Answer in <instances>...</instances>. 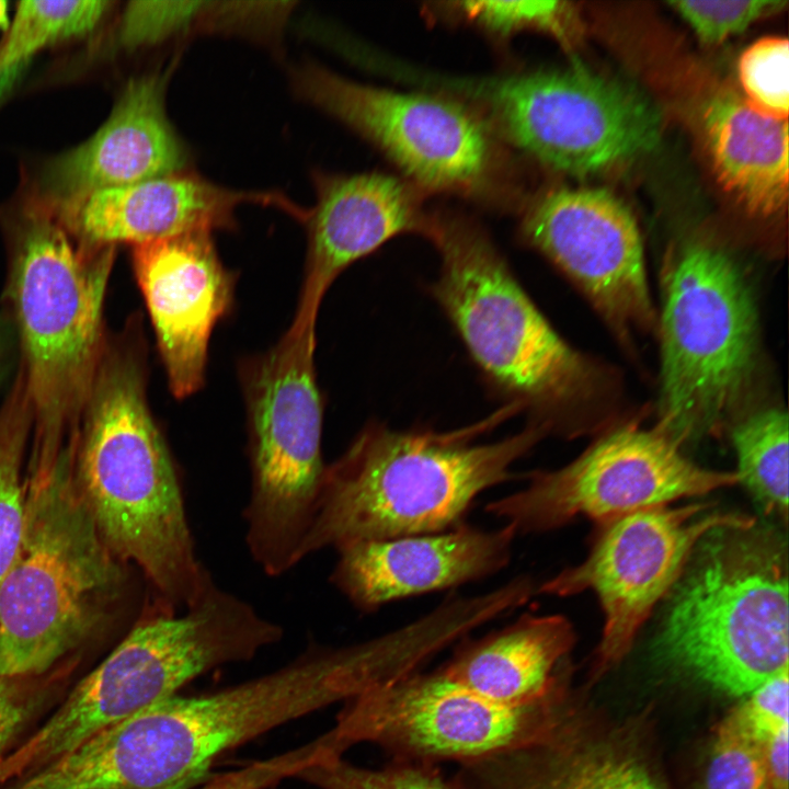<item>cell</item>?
I'll return each instance as SVG.
<instances>
[{
    "label": "cell",
    "mask_w": 789,
    "mask_h": 789,
    "mask_svg": "<svg viewBox=\"0 0 789 789\" xmlns=\"http://www.w3.org/2000/svg\"><path fill=\"white\" fill-rule=\"evenodd\" d=\"M141 325L107 338L75 441L80 494L108 550L175 611L211 578L188 523L181 479L147 399Z\"/></svg>",
    "instance_id": "1"
},
{
    "label": "cell",
    "mask_w": 789,
    "mask_h": 789,
    "mask_svg": "<svg viewBox=\"0 0 789 789\" xmlns=\"http://www.w3.org/2000/svg\"><path fill=\"white\" fill-rule=\"evenodd\" d=\"M375 681L363 644L310 647L271 673L211 694L170 696L101 730L71 752L70 778L76 789H196L221 755Z\"/></svg>",
    "instance_id": "2"
},
{
    "label": "cell",
    "mask_w": 789,
    "mask_h": 789,
    "mask_svg": "<svg viewBox=\"0 0 789 789\" xmlns=\"http://www.w3.org/2000/svg\"><path fill=\"white\" fill-rule=\"evenodd\" d=\"M503 410L470 427L399 431L370 423L325 465L300 561L358 541L448 530L483 491L511 480L512 466L545 435L530 423L492 443L474 437Z\"/></svg>",
    "instance_id": "3"
},
{
    "label": "cell",
    "mask_w": 789,
    "mask_h": 789,
    "mask_svg": "<svg viewBox=\"0 0 789 789\" xmlns=\"http://www.w3.org/2000/svg\"><path fill=\"white\" fill-rule=\"evenodd\" d=\"M129 567L96 529L73 449L31 459L23 538L0 583V677L38 675L78 647L123 604Z\"/></svg>",
    "instance_id": "4"
},
{
    "label": "cell",
    "mask_w": 789,
    "mask_h": 789,
    "mask_svg": "<svg viewBox=\"0 0 789 789\" xmlns=\"http://www.w3.org/2000/svg\"><path fill=\"white\" fill-rule=\"evenodd\" d=\"M115 254V245L77 242L47 214L28 217L15 236L7 295L32 409V454H57L77 435L107 340L103 306Z\"/></svg>",
    "instance_id": "5"
},
{
    "label": "cell",
    "mask_w": 789,
    "mask_h": 789,
    "mask_svg": "<svg viewBox=\"0 0 789 789\" xmlns=\"http://www.w3.org/2000/svg\"><path fill=\"white\" fill-rule=\"evenodd\" d=\"M671 593L660 647L676 665L733 696L788 670V554L776 530L709 531Z\"/></svg>",
    "instance_id": "6"
},
{
    "label": "cell",
    "mask_w": 789,
    "mask_h": 789,
    "mask_svg": "<svg viewBox=\"0 0 789 789\" xmlns=\"http://www.w3.org/2000/svg\"><path fill=\"white\" fill-rule=\"evenodd\" d=\"M441 267L431 293L488 384L545 426L587 386L586 361L553 330L473 221L431 215Z\"/></svg>",
    "instance_id": "7"
},
{
    "label": "cell",
    "mask_w": 789,
    "mask_h": 789,
    "mask_svg": "<svg viewBox=\"0 0 789 789\" xmlns=\"http://www.w3.org/2000/svg\"><path fill=\"white\" fill-rule=\"evenodd\" d=\"M248 627L224 595L207 591L175 611L145 607L114 650L24 743L0 758V786L21 779L101 730L218 666L244 662Z\"/></svg>",
    "instance_id": "8"
},
{
    "label": "cell",
    "mask_w": 789,
    "mask_h": 789,
    "mask_svg": "<svg viewBox=\"0 0 789 789\" xmlns=\"http://www.w3.org/2000/svg\"><path fill=\"white\" fill-rule=\"evenodd\" d=\"M659 427L679 445L710 434L745 397L758 357V316L735 260L693 241L662 279Z\"/></svg>",
    "instance_id": "9"
},
{
    "label": "cell",
    "mask_w": 789,
    "mask_h": 789,
    "mask_svg": "<svg viewBox=\"0 0 789 789\" xmlns=\"http://www.w3.org/2000/svg\"><path fill=\"white\" fill-rule=\"evenodd\" d=\"M315 351L316 332L288 330L242 367L251 472L245 545L270 576L300 562L327 465Z\"/></svg>",
    "instance_id": "10"
},
{
    "label": "cell",
    "mask_w": 789,
    "mask_h": 789,
    "mask_svg": "<svg viewBox=\"0 0 789 789\" xmlns=\"http://www.w3.org/2000/svg\"><path fill=\"white\" fill-rule=\"evenodd\" d=\"M459 87L482 102L513 145L569 174L630 161L654 148L661 135V113L642 91L581 66Z\"/></svg>",
    "instance_id": "11"
},
{
    "label": "cell",
    "mask_w": 789,
    "mask_h": 789,
    "mask_svg": "<svg viewBox=\"0 0 789 789\" xmlns=\"http://www.w3.org/2000/svg\"><path fill=\"white\" fill-rule=\"evenodd\" d=\"M562 695L531 705L485 699L438 668L374 686L344 702L320 736L331 756L368 743L393 762L438 766L476 762L547 735L562 717Z\"/></svg>",
    "instance_id": "12"
},
{
    "label": "cell",
    "mask_w": 789,
    "mask_h": 789,
    "mask_svg": "<svg viewBox=\"0 0 789 789\" xmlns=\"http://www.w3.org/2000/svg\"><path fill=\"white\" fill-rule=\"evenodd\" d=\"M659 426H627L597 441L569 465L535 471L526 484L487 504L485 512L517 534L539 533L584 516L605 523L636 510L705 495L739 482L688 460Z\"/></svg>",
    "instance_id": "13"
},
{
    "label": "cell",
    "mask_w": 789,
    "mask_h": 789,
    "mask_svg": "<svg viewBox=\"0 0 789 789\" xmlns=\"http://www.w3.org/2000/svg\"><path fill=\"white\" fill-rule=\"evenodd\" d=\"M293 82L301 98L373 142L419 186L471 196L493 186L495 142L462 103L357 83L313 64L299 67Z\"/></svg>",
    "instance_id": "14"
},
{
    "label": "cell",
    "mask_w": 789,
    "mask_h": 789,
    "mask_svg": "<svg viewBox=\"0 0 789 789\" xmlns=\"http://www.w3.org/2000/svg\"><path fill=\"white\" fill-rule=\"evenodd\" d=\"M708 505H655L602 523L587 558L536 587V594L573 595L592 590L605 624L596 653L599 675L629 651L654 606L672 591L698 542L711 530L746 526L755 518L707 512Z\"/></svg>",
    "instance_id": "15"
},
{
    "label": "cell",
    "mask_w": 789,
    "mask_h": 789,
    "mask_svg": "<svg viewBox=\"0 0 789 789\" xmlns=\"http://www.w3.org/2000/svg\"><path fill=\"white\" fill-rule=\"evenodd\" d=\"M519 232L585 293L617 333L654 324L639 228L615 195L603 188L552 190L528 207Z\"/></svg>",
    "instance_id": "16"
},
{
    "label": "cell",
    "mask_w": 789,
    "mask_h": 789,
    "mask_svg": "<svg viewBox=\"0 0 789 789\" xmlns=\"http://www.w3.org/2000/svg\"><path fill=\"white\" fill-rule=\"evenodd\" d=\"M210 232H188L134 245L133 267L175 398L204 382L214 327L233 299V275Z\"/></svg>",
    "instance_id": "17"
},
{
    "label": "cell",
    "mask_w": 789,
    "mask_h": 789,
    "mask_svg": "<svg viewBox=\"0 0 789 789\" xmlns=\"http://www.w3.org/2000/svg\"><path fill=\"white\" fill-rule=\"evenodd\" d=\"M315 186L304 281L288 329L296 333L316 332L321 301L347 266L401 233L425 236L431 218L414 187L388 174L318 173Z\"/></svg>",
    "instance_id": "18"
},
{
    "label": "cell",
    "mask_w": 789,
    "mask_h": 789,
    "mask_svg": "<svg viewBox=\"0 0 789 789\" xmlns=\"http://www.w3.org/2000/svg\"><path fill=\"white\" fill-rule=\"evenodd\" d=\"M516 530H484L461 523L448 530L366 540L338 551L332 584L358 609L456 587L493 575L512 556Z\"/></svg>",
    "instance_id": "19"
},
{
    "label": "cell",
    "mask_w": 789,
    "mask_h": 789,
    "mask_svg": "<svg viewBox=\"0 0 789 789\" xmlns=\"http://www.w3.org/2000/svg\"><path fill=\"white\" fill-rule=\"evenodd\" d=\"M274 206L298 218L307 210L278 192L227 188L184 172L100 190L60 210L58 221L87 247L133 245L188 232H210L236 225L243 204Z\"/></svg>",
    "instance_id": "20"
},
{
    "label": "cell",
    "mask_w": 789,
    "mask_h": 789,
    "mask_svg": "<svg viewBox=\"0 0 789 789\" xmlns=\"http://www.w3.org/2000/svg\"><path fill=\"white\" fill-rule=\"evenodd\" d=\"M170 72L132 79L105 124L54 161L47 186L60 210L100 190L183 172L187 151L164 106Z\"/></svg>",
    "instance_id": "21"
},
{
    "label": "cell",
    "mask_w": 789,
    "mask_h": 789,
    "mask_svg": "<svg viewBox=\"0 0 789 789\" xmlns=\"http://www.w3.org/2000/svg\"><path fill=\"white\" fill-rule=\"evenodd\" d=\"M574 641L560 615H524L477 639L464 638L438 670L477 695L525 706L562 695V660Z\"/></svg>",
    "instance_id": "22"
},
{
    "label": "cell",
    "mask_w": 789,
    "mask_h": 789,
    "mask_svg": "<svg viewBox=\"0 0 789 789\" xmlns=\"http://www.w3.org/2000/svg\"><path fill=\"white\" fill-rule=\"evenodd\" d=\"M702 129L721 185L753 215L782 210L788 199V119L724 91L706 104Z\"/></svg>",
    "instance_id": "23"
},
{
    "label": "cell",
    "mask_w": 789,
    "mask_h": 789,
    "mask_svg": "<svg viewBox=\"0 0 789 789\" xmlns=\"http://www.w3.org/2000/svg\"><path fill=\"white\" fill-rule=\"evenodd\" d=\"M512 789L664 788L630 751L608 743H582L551 755Z\"/></svg>",
    "instance_id": "24"
},
{
    "label": "cell",
    "mask_w": 789,
    "mask_h": 789,
    "mask_svg": "<svg viewBox=\"0 0 789 789\" xmlns=\"http://www.w3.org/2000/svg\"><path fill=\"white\" fill-rule=\"evenodd\" d=\"M736 474L765 514L788 515V416L768 408L737 422L731 433Z\"/></svg>",
    "instance_id": "25"
},
{
    "label": "cell",
    "mask_w": 789,
    "mask_h": 789,
    "mask_svg": "<svg viewBox=\"0 0 789 789\" xmlns=\"http://www.w3.org/2000/svg\"><path fill=\"white\" fill-rule=\"evenodd\" d=\"M33 416L22 374L0 408V583L21 546L26 518L23 459Z\"/></svg>",
    "instance_id": "26"
},
{
    "label": "cell",
    "mask_w": 789,
    "mask_h": 789,
    "mask_svg": "<svg viewBox=\"0 0 789 789\" xmlns=\"http://www.w3.org/2000/svg\"><path fill=\"white\" fill-rule=\"evenodd\" d=\"M108 1H21L0 49V78L24 64L39 48L91 31Z\"/></svg>",
    "instance_id": "27"
},
{
    "label": "cell",
    "mask_w": 789,
    "mask_h": 789,
    "mask_svg": "<svg viewBox=\"0 0 789 789\" xmlns=\"http://www.w3.org/2000/svg\"><path fill=\"white\" fill-rule=\"evenodd\" d=\"M296 777L320 789H464L438 766L390 761L381 767H363L343 756H327Z\"/></svg>",
    "instance_id": "28"
},
{
    "label": "cell",
    "mask_w": 789,
    "mask_h": 789,
    "mask_svg": "<svg viewBox=\"0 0 789 789\" xmlns=\"http://www.w3.org/2000/svg\"><path fill=\"white\" fill-rule=\"evenodd\" d=\"M457 9L500 35L533 30L567 41L574 30V10L564 1H462Z\"/></svg>",
    "instance_id": "29"
},
{
    "label": "cell",
    "mask_w": 789,
    "mask_h": 789,
    "mask_svg": "<svg viewBox=\"0 0 789 789\" xmlns=\"http://www.w3.org/2000/svg\"><path fill=\"white\" fill-rule=\"evenodd\" d=\"M789 44L787 38L765 37L753 43L739 61L747 100L759 111L787 118L789 112Z\"/></svg>",
    "instance_id": "30"
},
{
    "label": "cell",
    "mask_w": 789,
    "mask_h": 789,
    "mask_svg": "<svg viewBox=\"0 0 789 789\" xmlns=\"http://www.w3.org/2000/svg\"><path fill=\"white\" fill-rule=\"evenodd\" d=\"M704 789H769L763 744L725 719L709 755Z\"/></svg>",
    "instance_id": "31"
},
{
    "label": "cell",
    "mask_w": 789,
    "mask_h": 789,
    "mask_svg": "<svg viewBox=\"0 0 789 789\" xmlns=\"http://www.w3.org/2000/svg\"><path fill=\"white\" fill-rule=\"evenodd\" d=\"M668 4L704 43L720 44L755 21L779 12L787 1H671Z\"/></svg>",
    "instance_id": "32"
},
{
    "label": "cell",
    "mask_w": 789,
    "mask_h": 789,
    "mask_svg": "<svg viewBox=\"0 0 789 789\" xmlns=\"http://www.w3.org/2000/svg\"><path fill=\"white\" fill-rule=\"evenodd\" d=\"M209 2L133 1L122 21L121 39L136 47L160 42L188 27L207 12Z\"/></svg>",
    "instance_id": "33"
},
{
    "label": "cell",
    "mask_w": 789,
    "mask_h": 789,
    "mask_svg": "<svg viewBox=\"0 0 789 789\" xmlns=\"http://www.w3.org/2000/svg\"><path fill=\"white\" fill-rule=\"evenodd\" d=\"M788 670L769 678L727 718L740 731L764 744L788 728Z\"/></svg>",
    "instance_id": "34"
},
{
    "label": "cell",
    "mask_w": 789,
    "mask_h": 789,
    "mask_svg": "<svg viewBox=\"0 0 789 789\" xmlns=\"http://www.w3.org/2000/svg\"><path fill=\"white\" fill-rule=\"evenodd\" d=\"M288 775L287 762L276 755L209 778L196 789H265L287 778Z\"/></svg>",
    "instance_id": "35"
},
{
    "label": "cell",
    "mask_w": 789,
    "mask_h": 789,
    "mask_svg": "<svg viewBox=\"0 0 789 789\" xmlns=\"http://www.w3.org/2000/svg\"><path fill=\"white\" fill-rule=\"evenodd\" d=\"M16 679L0 677V758L25 727L33 704L20 691Z\"/></svg>",
    "instance_id": "36"
},
{
    "label": "cell",
    "mask_w": 789,
    "mask_h": 789,
    "mask_svg": "<svg viewBox=\"0 0 789 789\" xmlns=\"http://www.w3.org/2000/svg\"><path fill=\"white\" fill-rule=\"evenodd\" d=\"M769 789H788V728L763 744Z\"/></svg>",
    "instance_id": "37"
},
{
    "label": "cell",
    "mask_w": 789,
    "mask_h": 789,
    "mask_svg": "<svg viewBox=\"0 0 789 789\" xmlns=\"http://www.w3.org/2000/svg\"><path fill=\"white\" fill-rule=\"evenodd\" d=\"M10 26V20L8 15V2L0 0V28L8 30Z\"/></svg>",
    "instance_id": "38"
}]
</instances>
